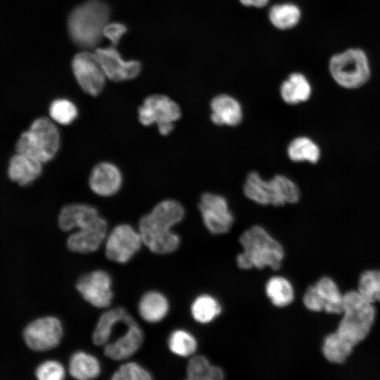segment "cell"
<instances>
[{"label":"cell","instance_id":"14","mask_svg":"<svg viewBox=\"0 0 380 380\" xmlns=\"http://www.w3.org/2000/svg\"><path fill=\"white\" fill-rule=\"evenodd\" d=\"M305 306L311 311L325 310L329 313L343 312V294L329 277H322L310 286L303 296Z\"/></svg>","mask_w":380,"mask_h":380},{"label":"cell","instance_id":"1","mask_svg":"<svg viewBox=\"0 0 380 380\" xmlns=\"http://www.w3.org/2000/svg\"><path fill=\"white\" fill-rule=\"evenodd\" d=\"M58 225L63 232L77 229L68 236L66 243L68 248L75 253L96 251L107 236L106 220L95 207L87 203L63 206L58 215Z\"/></svg>","mask_w":380,"mask_h":380},{"label":"cell","instance_id":"19","mask_svg":"<svg viewBox=\"0 0 380 380\" xmlns=\"http://www.w3.org/2000/svg\"><path fill=\"white\" fill-rule=\"evenodd\" d=\"M43 164L34 158L15 152L8 163V176L20 186H28L42 175Z\"/></svg>","mask_w":380,"mask_h":380},{"label":"cell","instance_id":"13","mask_svg":"<svg viewBox=\"0 0 380 380\" xmlns=\"http://www.w3.org/2000/svg\"><path fill=\"white\" fill-rule=\"evenodd\" d=\"M198 208L208 230L215 234L227 233L234 222V216L223 196L206 192L200 198Z\"/></svg>","mask_w":380,"mask_h":380},{"label":"cell","instance_id":"24","mask_svg":"<svg viewBox=\"0 0 380 380\" xmlns=\"http://www.w3.org/2000/svg\"><path fill=\"white\" fill-rule=\"evenodd\" d=\"M68 371L76 379H93L99 376L101 365L96 357L84 351H78L70 357Z\"/></svg>","mask_w":380,"mask_h":380},{"label":"cell","instance_id":"22","mask_svg":"<svg viewBox=\"0 0 380 380\" xmlns=\"http://www.w3.org/2000/svg\"><path fill=\"white\" fill-rule=\"evenodd\" d=\"M312 85L302 73L293 72L283 82L280 87L282 99L288 104H298L307 101L312 95Z\"/></svg>","mask_w":380,"mask_h":380},{"label":"cell","instance_id":"23","mask_svg":"<svg viewBox=\"0 0 380 380\" xmlns=\"http://www.w3.org/2000/svg\"><path fill=\"white\" fill-rule=\"evenodd\" d=\"M169 303L160 292L151 291L141 298L138 310L141 317L147 322L156 323L163 319L169 311Z\"/></svg>","mask_w":380,"mask_h":380},{"label":"cell","instance_id":"12","mask_svg":"<svg viewBox=\"0 0 380 380\" xmlns=\"http://www.w3.org/2000/svg\"><path fill=\"white\" fill-rule=\"evenodd\" d=\"M63 335L61 321L52 316L37 319L24 329L23 337L27 346L34 351H46L56 347Z\"/></svg>","mask_w":380,"mask_h":380},{"label":"cell","instance_id":"26","mask_svg":"<svg viewBox=\"0 0 380 380\" xmlns=\"http://www.w3.org/2000/svg\"><path fill=\"white\" fill-rule=\"evenodd\" d=\"M353 347L350 341L336 331L325 337L322 353L328 361L341 364L351 354Z\"/></svg>","mask_w":380,"mask_h":380},{"label":"cell","instance_id":"15","mask_svg":"<svg viewBox=\"0 0 380 380\" xmlns=\"http://www.w3.org/2000/svg\"><path fill=\"white\" fill-rule=\"evenodd\" d=\"M112 280L103 270H95L83 274L77 281L76 288L82 298L91 305L103 308L111 303L113 293Z\"/></svg>","mask_w":380,"mask_h":380},{"label":"cell","instance_id":"18","mask_svg":"<svg viewBox=\"0 0 380 380\" xmlns=\"http://www.w3.org/2000/svg\"><path fill=\"white\" fill-rule=\"evenodd\" d=\"M125 333L113 342L105 345V355L114 360H125L133 355L144 342V332L135 320L127 325Z\"/></svg>","mask_w":380,"mask_h":380},{"label":"cell","instance_id":"8","mask_svg":"<svg viewBox=\"0 0 380 380\" xmlns=\"http://www.w3.org/2000/svg\"><path fill=\"white\" fill-rule=\"evenodd\" d=\"M342 314L336 332L355 346L368 335L374 320V307L357 291H349L343 294Z\"/></svg>","mask_w":380,"mask_h":380},{"label":"cell","instance_id":"37","mask_svg":"<svg viewBox=\"0 0 380 380\" xmlns=\"http://www.w3.org/2000/svg\"><path fill=\"white\" fill-rule=\"evenodd\" d=\"M241 3L246 6H255L261 8L265 6L269 0H239Z\"/></svg>","mask_w":380,"mask_h":380},{"label":"cell","instance_id":"32","mask_svg":"<svg viewBox=\"0 0 380 380\" xmlns=\"http://www.w3.org/2000/svg\"><path fill=\"white\" fill-rule=\"evenodd\" d=\"M168 347L172 353L180 357H188L196 350L197 342L195 337L187 331L177 329L170 335Z\"/></svg>","mask_w":380,"mask_h":380},{"label":"cell","instance_id":"16","mask_svg":"<svg viewBox=\"0 0 380 380\" xmlns=\"http://www.w3.org/2000/svg\"><path fill=\"white\" fill-rule=\"evenodd\" d=\"M94 53L106 77L113 82L134 79L141 71L139 61L125 60L115 46L97 48Z\"/></svg>","mask_w":380,"mask_h":380},{"label":"cell","instance_id":"28","mask_svg":"<svg viewBox=\"0 0 380 380\" xmlns=\"http://www.w3.org/2000/svg\"><path fill=\"white\" fill-rule=\"evenodd\" d=\"M186 377L190 380H221L224 372L220 367L212 365L205 357L196 355L188 362Z\"/></svg>","mask_w":380,"mask_h":380},{"label":"cell","instance_id":"10","mask_svg":"<svg viewBox=\"0 0 380 380\" xmlns=\"http://www.w3.org/2000/svg\"><path fill=\"white\" fill-rule=\"evenodd\" d=\"M105 240L106 258L118 263L127 262L143 244L139 231L128 224L115 227Z\"/></svg>","mask_w":380,"mask_h":380},{"label":"cell","instance_id":"7","mask_svg":"<svg viewBox=\"0 0 380 380\" xmlns=\"http://www.w3.org/2000/svg\"><path fill=\"white\" fill-rule=\"evenodd\" d=\"M243 192L255 203L274 206L296 203L300 197L297 184L289 177L277 175L270 180L262 179L258 172H250L246 179Z\"/></svg>","mask_w":380,"mask_h":380},{"label":"cell","instance_id":"27","mask_svg":"<svg viewBox=\"0 0 380 380\" xmlns=\"http://www.w3.org/2000/svg\"><path fill=\"white\" fill-rule=\"evenodd\" d=\"M265 292L272 303L277 307H285L294 298V291L291 282L280 276L273 277L267 281Z\"/></svg>","mask_w":380,"mask_h":380},{"label":"cell","instance_id":"36","mask_svg":"<svg viewBox=\"0 0 380 380\" xmlns=\"http://www.w3.org/2000/svg\"><path fill=\"white\" fill-rule=\"evenodd\" d=\"M127 32V27L125 25L120 23H108L103 30V37L107 38L111 45L116 46Z\"/></svg>","mask_w":380,"mask_h":380},{"label":"cell","instance_id":"33","mask_svg":"<svg viewBox=\"0 0 380 380\" xmlns=\"http://www.w3.org/2000/svg\"><path fill=\"white\" fill-rule=\"evenodd\" d=\"M357 291L371 303L380 301V271L367 270L362 273Z\"/></svg>","mask_w":380,"mask_h":380},{"label":"cell","instance_id":"9","mask_svg":"<svg viewBox=\"0 0 380 380\" xmlns=\"http://www.w3.org/2000/svg\"><path fill=\"white\" fill-rule=\"evenodd\" d=\"M182 116L181 108L172 99L163 94H153L144 99L138 108V119L144 126L156 124L163 136L170 134L175 122Z\"/></svg>","mask_w":380,"mask_h":380},{"label":"cell","instance_id":"2","mask_svg":"<svg viewBox=\"0 0 380 380\" xmlns=\"http://www.w3.org/2000/svg\"><path fill=\"white\" fill-rule=\"evenodd\" d=\"M185 215L183 205L174 199H165L157 203L139 222L138 231L143 244L156 254H167L177 249L180 238L172 227Z\"/></svg>","mask_w":380,"mask_h":380},{"label":"cell","instance_id":"30","mask_svg":"<svg viewBox=\"0 0 380 380\" xmlns=\"http://www.w3.org/2000/svg\"><path fill=\"white\" fill-rule=\"evenodd\" d=\"M222 311L219 302L212 296L201 295L191 305L193 318L201 324H207L215 319Z\"/></svg>","mask_w":380,"mask_h":380},{"label":"cell","instance_id":"29","mask_svg":"<svg viewBox=\"0 0 380 380\" xmlns=\"http://www.w3.org/2000/svg\"><path fill=\"white\" fill-rule=\"evenodd\" d=\"M269 18L274 26L280 30H286L295 27L299 23L301 11L293 4H277L270 8Z\"/></svg>","mask_w":380,"mask_h":380},{"label":"cell","instance_id":"6","mask_svg":"<svg viewBox=\"0 0 380 380\" xmlns=\"http://www.w3.org/2000/svg\"><path fill=\"white\" fill-rule=\"evenodd\" d=\"M61 146V133L50 118L39 117L19 136L15 146L16 153L27 155L42 163L51 160Z\"/></svg>","mask_w":380,"mask_h":380},{"label":"cell","instance_id":"21","mask_svg":"<svg viewBox=\"0 0 380 380\" xmlns=\"http://www.w3.org/2000/svg\"><path fill=\"white\" fill-rule=\"evenodd\" d=\"M134 319L123 308L118 307L103 312L94 329L92 340L95 345L103 346L109 342L113 328L118 324L127 325Z\"/></svg>","mask_w":380,"mask_h":380},{"label":"cell","instance_id":"20","mask_svg":"<svg viewBox=\"0 0 380 380\" xmlns=\"http://www.w3.org/2000/svg\"><path fill=\"white\" fill-rule=\"evenodd\" d=\"M212 122L217 125H238L242 120L243 112L239 102L227 94H219L210 103Z\"/></svg>","mask_w":380,"mask_h":380},{"label":"cell","instance_id":"5","mask_svg":"<svg viewBox=\"0 0 380 380\" xmlns=\"http://www.w3.org/2000/svg\"><path fill=\"white\" fill-rule=\"evenodd\" d=\"M243 252L236 258L239 267L278 270L284 256L281 245L261 226L254 225L240 236Z\"/></svg>","mask_w":380,"mask_h":380},{"label":"cell","instance_id":"17","mask_svg":"<svg viewBox=\"0 0 380 380\" xmlns=\"http://www.w3.org/2000/svg\"><path fill=\"white\" fill-rule=\"evenodd\" d=\"M122 184V176L120 169L110 162H101L91 171L89 186L96 195L109 197L116 194Z\"/></svg>","mask_w":380,"mask_h":380},{"label":"cell","instance_id":"4","mask_svg":"<svg viewBox=\"0 0 380 380\" xmlns=\"http://www.w3.org/2000/svg\"><path fill=\"white\" fill-rule=\"evenodd\" d=\"M110 8L100 0H88L75 8L68 19V32L72 42L83 49L98 45L103 30L109 23Z\"/></svg>","mask_w":380,"mask_h":380},{"label":"cell","instance_id":"25","mask_svg":"<svg viewBox=\"0 0 380 380\" xmlns=\"http://www.w3.org/2000/svg\"><path fill=\"white\" fill-rule=\"evenodd\" d=\"M287 155L294 162L316 163L319 160L321 150L319 145L312 139L298 137L289 143Z\"/></svg>","mask_w":380,"mask_h":380},{"label":"cell","instance_id":"31","mask_svg":"<svg viewBox=\"0 0 380 380\" xmlns=\"http://www.w3.org/2000/svg\"><path fill=\"white\" fill-rule=\"evenodd\" d=\"M49 118L57 125H69L77 115V106L70 100L61 98L53 100L49 108Z\"/></svg>","mask_w":380,"mask_h":380},{"label":"cell","instance_id":"11","mask_svg":"<svg viewBox=\"0 0 380 380\" xmlns=\"http://www.w3.org/2000/svg\"><path fill=\"white\" fill-rule=\"evenodd\" d=\"M72 68L79 86L86 94L96 96L101 93L107 77L94 52L77 53L72 61Z\"/></svg>","mask_w":380,"mask_h":380},{"label":"cell","instance_id":"34","mask_svg":"<svg viewBox=\"0 0 380 380\" xmlns=\"http://www.w3.org/2000/svg\"><path fill=\"white\" fill-rule=\"evenodd\" d=\"M113 380H151V374L136 362H127L116 370L112 377Z\"/></svg>","mask_w":380,"mask_h":380},{"label":"cell","instance_id":"3","mask_svg":"<svg viewBox=\"0 0 380 380\" xmlns=\"http://www.w3.org/2000/svg\"><path fill=\"white\" fill-rule=\"evenodd\" d=\"M327 70L336 86L348 91L364 87L373 75L369 53L357 45L348 46L334 52L328 59Z\"/></svg>","mask_w":380,"mask_h":380},{"label":"cell","instance_id":"35","mask_svg":"<svg viewBox=\"0 0 380 380\" xmlns=\"http://www.w3.org/2000/svg\"><path fill=\"white\" fill-rule=\"evenodd\" d=\"M35 375L39 380H62L65 376V370L61 362L47 360L37 367Z\"/></svg>","mask_w":380,"mask_h":380}]
</instances>
